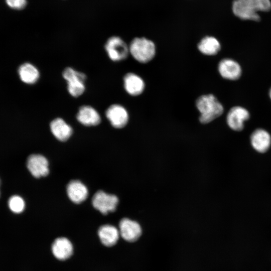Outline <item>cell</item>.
<instances>
[{
	"label": "cell",
	"instance_id": "20",
	"mask_svg": "<svg viewBox=\"0 0 271 271\" xmlns=\"http://www.w3.org/2000/svg\"><path fill=\"white\" fill-rule=\"evenodd\" d=\"M198 50L206 55H215L220 51L221 45L219 41L212 36L203 38L198 44Z\"/></svg>",
	"mask_w": 271,
	"mask_h": 271
},
{
	"label": "cell",
	"instance_id": "9",
	"mask_svg": "<svg viewBox=\"0 0 271 271\" xmlns=\"http://www.w3.org/2000/svg\"><path fill=\"white\" fill-rule=\"evenodd\" d=\"M120 235L125 240L134 242L142 234V228L139 223L128 218L122 219L119 223Z\"/></svg>",
	"mask_w": 271,
	"mask_h": 271
},
{
	"label": "cell",
	"instance_id": "22",
	"mask_svg": "<svg viewBox=\"0 0 271 271\" xmlns=\"http://www.w3.org/2000/svg\"><path fill=\"white\" fill-rule=\"evenodd\" d=\"M7 5L15 10H22L27 5V0H6Z\"/></svg>",
	"mask_w": 271,
	"mask_h": 271
},
{
	"label": "cell",
	"instance_id": "7",
	"mask_svg": "<svg viewBox=\"0 0 271 271\" xmlns=\"http://www.w3.org/2000/svg\"><path fill=\"white\" fill-rule=\"evenodd\" d=\"M248 111L245 108L236 106L232 107L226 117L227 124L235 131H240L244 127V122L249 118Z\"/></svg>",
	"mask_w": 271,
	"mask_h": 271
},
{
	"label": "cell",
	"instance_id": "5",
	"mask_svg": "<svg viewBox=\"0 0 271 271\" xmlns=\"http://www.w3.org/2000/svg\"><path fill=\"white\" fill-rule=\"evenodd\" d=\"M118 203V199L115 195L107 194L101 190L97 191L92 199L93 207L104 215L114 211Z\"/></svg>",
	"mask_w": 271,
	"mask_h": 271
},
{
	"label": "cell",
	"instance_id": "14",
	"mask_svg": "<svg viewBox=\"0 0 271 271\" xmlns=\"http://www.w3.org/2000/svg\"><path fill=\"white\" fill-rule=\"evenodd\" d=\"M79 122L85 126H94L98 124L101 121L98 112L90 106L84 105L79 108L77 114Z\"/></svg>",
	"mask_w": 271,
	"mask_h": 271
},
{
	"label": "cell",
	"instance_id": "21",
	"mask_svg": "<svg viewBox=\"0 0 271 271\" xmlns=\"http://www.w3.org/2000/svg\"><path fill=\"white\" fill-rule=\"evenodd\" d=\"M8 206L13 213H22L25 208V202L23 198L19 195L12 196L8 200Z\"/></svg>",
	"mask_w": 271,
	"mask_h": 271
},
{
	"label": "cell",
	"instance_id": "11",
	"mask_svg": "<svg viewBox=\"0 0 271 271\" xmlns=\"http://www.w3.org/2000/svg\"><path fill=\"white\" fill-rule=\"evenodd\" d=\"M218 69L223 78L230 80L239 79L242 73L239 63L229 58L221 60L218 64Z\"/></svg>",
	"mask_w": 271,
	"mask_h": 271
},
{
	"label": "cell",
	"instance_id": "2",
	"mask_svg": "<svg viewBox=\"0 0 271 271\" xmlns=\"http://www.w3.org/2000/svg\"><path fill=\"white\" fill-rule=\"evenodd\" d=\"M196 106L200 112L199 120L202 123L211 122L223 112L222 104L213 94L203 95L197 98Z\"/></svg>",
	"mask_w": 271,
	"mask_h": 271
},
{
	"label": "cell",
	"instance_id": "8",
	"mask_svg": "<svg viewBox=\"0 0 271 271\" xmlns=\"http://www.w3.org/2000/svg\"><path fill=\"white\" fill-rule=\"evenodd\" d=\"M27 167L31 174L37 178L46 176L49 172L47 159L39 154L29 156L27 160Z\"/></svg>",
	"mask_w": 271,
	"mask_h": 271
},
{
	"label": "cell",
	"instance_id": "3",
	"mask_svg": "<svg viewBox=\"0 0 271 271\" xmlns=\"http://www.w3.org/2000/svg\"><path fill=\"white\" fill-rule=\"evenodd\" d=\"M128 47L132 57L138 62L143 63L152 60L156 54L154 42L144 37L134 38Z\"/></svg>",
	"mask_w": 271,
	"mask_h": 271
},
{
	"label": "cell",
	"instance_id": "24",
	"mask_svg": "<svg viewBox=\"0 0 271 271\" xmlns=\"http://www.w3.org/2000/svg\"><path fill=\"white\" fill-rule=\"evenodd\" d=\"M1 180H0V185H1Z\"/></svg>",
	"mask_w": 271,
	"mask_h": 271
},
{
	"label": "cell",
	"instance_id": "13",
	"mask_svg": "<svg viewBox=\"0 0 271 271\" xmlns=\"http://www.w3.org/2000/svg\"><path fill=\"white\" fill-rule=\"evenodd\" d=\"M250 140L253 148L261 153L266 152L271 145L269 133L261 128L257 129L252 133Z\"/></svg>",
	"mask_w": 271,
	"mask_h": 271
},
{
	"label": "cell",
	"instance_id": "19",
	"mask_svg": "<svg viewBox=\"0 0 271 271\" xmlns=\"http://www.w3.org/2000/svg\"><path fill=\"white\" fill-rule=\"evenodd\" d=\"M18 73L21 80L27 84H34L39 78L38 70L29 63H25L21 65L19 68Z\"/></svg>",
	"mask_w": 271,
	"mask_h": 271
},
{
	"label": "cell",
	"instance_id": "10",
	"mask_svg": "<svg viewBox=\"0 0 271 271\" xmlns=\"http://www.w3.org/2000/svg\"><path fill=\"white\" fill-rule=\"evenodd\" d=\"M105 114L111 125L115 128H122L128 122V113L120 105H111L106 110Z\"/></svg>",
	"mask_w": 271,
	"mask_h": 271
},
{
	"label": "cell",
	"instance_id": "6",
	"mask_svg": "<svg viewBox=\"0 0 271 271\" xmlns=\"http://www.w3.org/2000/svg\"><path fill=\"white\" fill-rule=\"evenodd\" d=\"M105 49L111 60L119 61L125 59L128 56L129 47L119 37L113 36L106 42Z\"/></svg>",
	"mask_w": 271,
	"mask_h": 271
},
{
	"label": "cell",
	"instance_id": "1",
	"mask_svg": "<svg viewBox=\"0 0 271 271\" xmlns=\"http://www.w3.org/2000/svg\"><path fill=\"white\" fill-rule=\"evenodd\" d=\"M271 8L270 0H234L232 12L238 18L245 20L258 21V12H266Z\"/></svg>",
	"mask_w": 271,
	"mask_h": 271
},
{
	"label": "cell",
	"instance_id": "15",
	"mask_svg": "<svg viewBox=\"0 0 271 271\" xmlns=\"http://www.w3.org/2000/svg\"><path fill=\"white\" fill-rule=\"evenodd\" d=\"M67 193L69 199L77 204L84 201L88 196L87 187L78 180H72L69 183Z\"/></svg>",
	"mask_w": 271,
	"mask_h": 271
},
{
	"label": "cell",
	"instance_id": "23",
	"mask_svg": "<svg viewBox=\"0 0 271 271\" xmlns=\"http://www.w3.org/2000/svg\"><path fill=\"white\" fill-rule=\"evenodd\" d=\"M269 97L271 99V88L270 89H269Z\"/></svg>",
	"mask_w": 271,
	"mask_h": 271
},
{
	"label": "cell",
	"instance_id": "17",
	"mask_svg": "<svg viewBox=\"0 0 271 271\" xmlns=\"http://www.w3.org/2000/svg\"><path fill=\"white\" fill-rule=\"evenodd\" d=\"M98 235L101 242L104 246L111 247L117 243L120 234L119 230L115 226L105 224L99 228Z\"/></svg>",
	"mask_w": 271,
	"mask_h": 271
},
{
	"label": "cell",
	"instance_id": "25",
	"mask_svg": "<svg viewBox=\"0 0 271 271\" xmlns=\"http://www.w3.org/2000/svg\"><path fill=\"white\" fill-rule=\"evenodd\" d=\"M0 196H1V192H0Z\"/></svg>",
	"mask_w": 271,
	"mask_h": 271
},
{
	"label": "cell",
	"instance_id": "12",
	"mask_svg": "<svg viewBox=\"0 0 271 271\" xmlns=\"http://www.w3.org/2000/svg\"><path fill=\"white\" fill-rule=\"evenodd\" d=\"M51 250L54 256L58 259L64 260L72 254L73 247L71 242L67 238L60 237L53 242Z\"/></svg>",
	"mask_w": 271,
	"mask_h": 271
},
{
	"label": "cell",
	"instance_id": "4",
	"mask_svg": "<svg viewBox=\"0 0 271 271\" xmlns=\"http://www.w3.org/2000/svg\"><path fill=\"white\" fill-rule=\"evenodd\" d=\"M63 76L67 82L68 90L72 96L78 97L84 92L86 78L85 74L67 67L64 70Z\"/></svg>",
	"mask_w": 271,
	"mask_h": 271
},
{
	"label": "cell",
	"instance_id": "16",
	"mask_svg": "<svg viewBox=\"0 0 271 271\" xmlns=\"http://www.w3.org/2000/svg\"><path fill=\"white\" fill-rule=\"evenodd\" d=\"M123 82L126 91L132 96L140 95L145 87L142 78L133 73H127L123 78Z\"/></svg>",
	"mask_w": 271,
	"mask_h": 271
},
{
	"label": "cell",
	"instance_id": "18",
	"mask_svg": "<svg viewBox=\"0 0 271 271\" xmlns=\"http://www.w3.org/2000/svg\"><path fill=\"white\" fill-rule=\"evenodd\" d=\"M50 129L55 137L60 141H66L72 133L71 127L61 118H57L51 121Z\"/></svg>",
	"mask_w": 271,
	"mask_h": 271
}]
</instances>
